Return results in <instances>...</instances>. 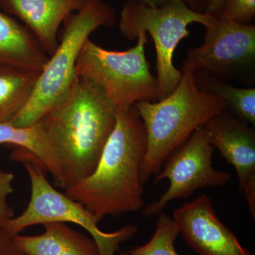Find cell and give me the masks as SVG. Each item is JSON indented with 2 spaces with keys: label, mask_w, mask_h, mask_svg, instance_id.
Listing matches in <instances>:
<instances>
[{
  "label": "cell",
  "mask_w": 255,
  "mask_h": 255,
  "mask_svg": "<svg viewBox=\"0 0 255 255\" xmlns=\"http://www.w3.org/2000/svg\"><path fill=\"white\" fill-rule=\"evenodd\" d=\"M137 38V44L126 51L107 50L87 40L77 61V75L98 85L117 108L159 100L158 81L145 56L147 33L139 32Z\"/></svg>",
  "instance_id": "obj_7"
},
{
  "label": "cell",
  "mask_w": 255,
  "mask_h": 255,
  "mask_svg": "<svg viewBox=\"0 0 255 255\" xmlns=\"http://www.w3.org/2000/svg\"><path fill=\"white\" fill-rule=\"evenodd\" d=\"M16 255H23L22 253H18V254Z\"/></svg>",
  "instance_id": "obj_24"
},
{
  "label": "cell",
  "mask_w": 255,
  "mask_h": 255,
  "mask_svg": "<svg viewBox=\"0 0 255 255\" xmlns=\"http://www.w3.org/2000/svg\"><path fill=\"white\" fill-rule=\"evenodd\" d=\"M14 236L4 229L0 230V255H16L20 253L15 244Z\"/></svg>",
  "instance_id": "obj_21"
},
{
  "label": "cell",
  "mask_w": 255,
  "mask_h": 255,
  "mask_svg": "<svg viewBox=\"0 0 255 255\" xmlns=\"http://www.w3.org/2000/svg\"><path fill=\"white\" fill-rule=\"evenodd\" d=\"M201 1L205 6V12L213 14L221 11L226 0H201Z\"/></svg>",
  "instance_id": "obj_23"
},
{
  "label": "cell",
  "mask_w": 255,
  "mask_h": 255,
  "mask_svg": "<svg viewBox=\"0 0 255 255\" xmlns=\"http://www.w3.org/2000/svg\"><path fill=\"white\" fill-rule=\"evenodd\" d=\"M92 0H0V6L21 20L50 56L58 48L61 23Z\"/></svg>",
  "instance_id": "obj_12"
},
{
  "label": "cell",
  "mask_w": 255,
  "mask_h": 255,
  "mask_svg": "<svg viewBox=\"0 0 255 255\" xmlns=\"http://www.w3.org/2000/svg\"><path fill=\"white\" fill-rule=\"evenodd\" d=\"M117 107L98 85L77 75L68 95L38 121L66 190L95 171L113 131Z\"/></svg>",
  "instance_id": "obj_1"
},
{
  "label": "cell",
  "mask_w": 255,
  "mask_h": 255,
  "mask_svg": "<svg viewBox=\"0 0 255 255\" xmlns=\"http://www.w3.org/2000/svg\"><path fill=\"white\" fill-rule=\"evenodd\" d=\"M182 70L180 81L170 95L157 102L142 101L135 105L147 134V149L140 169L143 185L159 173L169 156L198 128L228 110L222 98L198 87L194 70L185 67Z\"/></svg>",
  "instance_id": "obj_3"
},
{
  "label": "cell",
  "mask_w": 255,
  "mask_h": 255,
  "mask_svg": "<svg viewBox=\"0 0 255 255\" xmlns=\"http://www.w3.org/2000/svg\"><path fill=\"white\" fill-rule=\"evenodd\" d=\"M44 232L37 236L15 235V244L24 255H101L93 238L64 223L43 225Z\"/></svg>",
  "instance_id": "obj_14"
},
{
  "label": "cell",
  "mask_w": 255,
  "mask_h": 255,
  "mask_svg": "<svg viewBox=\"0 0 255 255\" xmlns=\"http://www.w3.org/2000/svg\"><path fill=\"white\" fill-rule=\"evenodd\" d=\"M174 222L188 246L201 255H253L218 218L209 196L202 194L174 211Z\"/></svg>",
  "instance_id": "obj_11"
},
{
  "label": "cell",
  "mask_w": 255,
  "mask_h": 255,
  "mask_svg": "<svg viewBox=\"0 0 255 255\" xmlns=\"http://www.w3.org/2000/svg\"><path fill=\"white\" fill-rule=\"evenodd\" d=\"M116 21L115 10L102 0H92L69 16L58 48L40 73L27 105L10 124L31 127L59 104L75 81L79 55L92 32Z\"/></svg>",
  "instance_id": "obj_4"
},
{
  "label": "cell",
  "mask_w": 255,
  "mask_h": 255,
  "mask_svg": "<svg viewBox=\"0 0 255 255\" xmlns=\"http://www.w3.org/2000/svg\"><path fill=\"white\" fill-rule=\"evenodd\" d=\"M179 235L174 219L168 215H158L156 228L150 241L142 246L120 253L119 255H179L174 243Z\"/></svg>",
  "instance_id": "obj_18"
},
{
  "label": "cell",
  "mask_w": 255,
  "mask_h": 255,
  "mask_svg": "<svg viewBox=\"0 0 255 255\" xmlns=\"http://www.w3.org/2000/svg\"><path fill=\"white\" fill-rule=\"evenodd\" d=\"M208 140L232 164L239 179L252 217L255 218V133L247 122L228 110L204 126Z\"/></svg>",
  "instance_id": "obj_10"
},
{
  "label": "cell",
  "mask_w": 255,
  "mask_h": 255,
  "mask_svg": "<svg viewBox=\"0 0 255 255\" xmlns=\"http://www.w3.org/2000/svg\"><path fill=\"white\" fill-rule=\"evenodd\" d=\"M214 15L199 12L182 1H170L157 7H151L138 0H127L120 12L119 30L128 40L136 38L139 32L150 33L155 44L157 59L159 100L175 90L182 78V71L173 63L176 47L190 34L188 26L199 23L207 27Z\"/></svg>",
  "instance_id": "obj_6"
},
{
  "label": "cell",
  "mask_w": 255,
  "mask_h": 255,
  "mask_svg": "<svg viewBox=\"0 0 255 255\" xmlns=\"http://www.w3.org/2000/svg\"><path fill=\"white\" fill-rule=\"evenodd\" d=\"M147 149L145 126L135 105L117 108L113 131L93 172L65 190L100 223L143 207L140 169Z\"/></svg>",
  "instance_id": "obj_2"
},
{
  "label": "cell",
  "mask_w": 255,
  "mask_h": 255,
  "mask_svg": "<svg viewBox=\"0 0 255 255\" xmlns=\"http://www.w3.org/2000/svg\"><path fill=\"white\" fill-rule=\"evenodd\" d=\"M40 73L0 66V124L10 123L26 107Z\"/></svg>",
  "instance_id": "obj_15"
},
{
  "label": "cell",
  "mask_w": 255,
  "mask_h": 255,
  "mask_svg": "<svg viewBox=\"0 0 255 255\" xmlns=\"http://www.w3.org/2000/svg\"><path fill=\"white\" fill-rule=\"evenodd\" d=\"M11 158L24 166L31 182V196L22 214L14 216L4 229L12 236L35 225L50 223H72L90 233L100 249L101 255H117L121 245L130 241L137 232V226L127 225L112 233L99 228L93 215L78 201L53 187L45 176L44 167L31 152L15 147Z\"/></svg>",
  "instance_id": "obj_5"
},
{
  "label": "cell",
  "mask_w": 255,
  "mask_h": 255,
  "mask_svg": "<svg viewBox=\"0 0 255 255\" xmlns=\"http://www.w3.org/2000/svg\"><path fill=\"white\" fill-rule=\"evenodd\" d=\"M206 27L201 46L189 50L182 67L223 80L252 71L255 62V27L228 19L221 12Z\"/></svg>",
  "instance_id": "obj_9"
},
{
  "label": "cell",
  "mask_w": 255,
  "mask_h": 255,
  "mask_svg": "<svg viewBox=\"0 0 255 255\" xmlns=\"http://www.w3.org/2000/svg\"><path fill=\"white\" fill-rule=\"evenodd\" d=\"M4 145L26 149L38 159L47 171L54 169L53 156L38 123L25 128L16 127L10 123L0 124V147Z\"/></svg>",
  "instance_id": "obj_17"
},
{
  "label": "cell",
  "mask_w": 255,
  "mask_h": 255,
  "mask_svg": "<svg viewBox=\"0 0 255 255\" xmlns=\"http://www.w3.org/2000/svg\"><path fill=\"white\" fill-rule=\"evenodd\" d=\"M142 4L147 5L151 7H157L170 1H177V0H138ZM182 1L187 4L191 9L199 12H205V6L201 0H178Z\"/></svg>",
  "instance_id": "obj_22"
},
{
  "label": "cell",
  "mask_w": 255,
  "mask_h": 255,
  "mask_svg": "<svg viewBox=\"0 0 255 255\" xmlns=\"http://www.w3.org/2000/svg\"><path fill=\"white\" fill-rule=\"evenodd\" d=\"M14 178L11 172L0 170V230L4 229L15 216L14 211L7 202L8 197L14 191Z\"/></svg>",
  "instance_id": "obj_20"
},
{
  "label": "cell",
  "mask_w": 255,
  "mask_h": 255,
  "mask_svg": "<svg viewBox=\"0 0 255 255\" xmlns=\"http://www.w3.org/2000/svg\"><path fill=\"white\" fill-rule=\"evenodd\" d=\"M196 85L202 91L221 97L234 115L247 123L255 124V89L239 88L208 74L194 73Z\"/></svg>",
  "instance_id": "obj_16"
},
{
  "label": "cell",
  "mask_w": 255,
  "mask_h": 255,
  "mask_svg": "<svg viewBox=\"0 0 255 255\" xmlns=\"http://www.w3.org/2000/svg\"><path fill=\"white\" fill-rule=\"evenodd\" d=\"M49 58L26 26L0 11V66L41 72Z\"/></svg>",
  "instance_id": "obj_13"
},
{
  "label": "cell",
  "mask_w": 255,
  "mask_h": 255,
  "mask_svg": "<svg viewBox=\"0 0 255 255\" xmlns=\"http://www.w3.org/2000/svg\"><path fill=\"white\" fill-rule=\"evenodd\" d=\"M214 149L208 140L204 126L198 128L187 141L169 156L155 176L153 184L167 179L169 187L158 200L144 208V217L158 216L171 201L187 199L198 189L221 187L228 184L231 174L213 167Z\"/></svg>",
  "instance_id": "obj_8"
},
{
  "label": "cell",
  "mask_w": 255,
  "mask_h": 255,
  "mask_svg": "<svg viewBox=\"0 0 255 255\" xmlns=\"http://www.w3.org/2000/svg\"><path fill=\"white\" fill-rule=\"evenodd\" d=\"M221 12L233 22L249 24L255 14V0H226Z\"/></svg>",
  "instance_id": "obj_19"
}]
</instances>
